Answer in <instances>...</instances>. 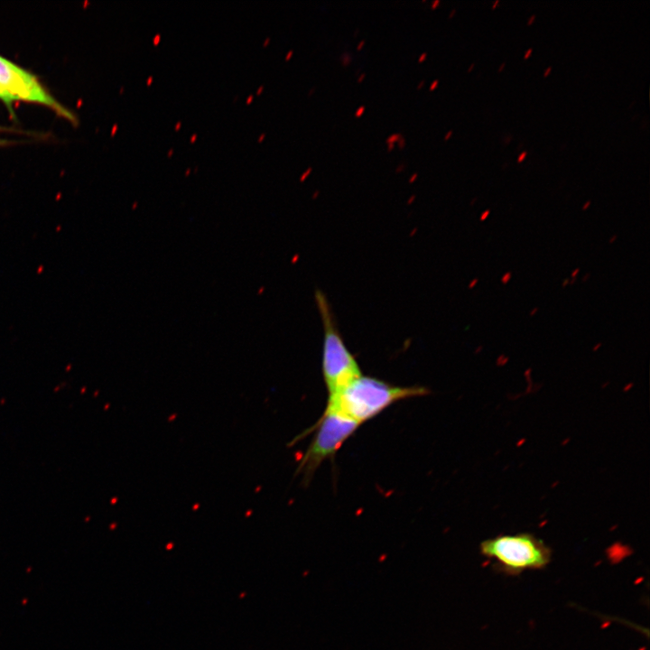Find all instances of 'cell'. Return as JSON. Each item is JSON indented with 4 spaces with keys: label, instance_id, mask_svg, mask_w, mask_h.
I'll use <instances>...</instances> for the list:
<instances>
[{
    "label": "cell",
    "instance_id": "1",
    "mask_svg": "<svg viewBox=\"0 0 650 650\" xmlns=\"http://www.w3.org/2000/svg\"><path fill=\"white\" fill-rule=\"evenodd\" d=\"M427 394L428 390L423 386L394 385L378 378L361 375L339 392L329 395L326 408L361 424L395 402Z\"/></svg>",
    "mask_w": 650,
    "mask_h": 650
},
{
    "label": "cell",
    "instance_id": "2",
    "mask_svg": "<svg viewBox=\"0 0 650 650\" xmlns=\"http://www.w3.org/2000/svg\"><path fill=\"white\" fill-rule=\"evenodd\" d=\"M315 300L323 327L322 375L329 395H332L362 373L339 331L326 296L317 290Z\"/></svg>",
    "mask_w": 650,
    "mask_h": 650
},
{
    "label": "cell",
    "instance_id": "3",
    "mask_svg": "<svg viewBox=\"0 0 650 650\" xmlns=\"http://www.w3.org/2000/svg\"><path fill=\"white\" fill-rule=\"evenodd\" d=\"M480 552L493 560L499 571L516 575L527 570L546 567L551 561V550L534 534L523 533L497 535L480 543Z\"/></svg>",
    "mask_w": 650,
    "mask_h": 650
},
{
    "label": "cell",
    "instance_id": "4",
    "mask_svg": "<svg viewBox=\"0 0 650 650\" xmlns=\"http://www.w3.org/2000/svg\"><path fill=\"white\" fill-rule=\"evenodd\" d=\"M359 425L358 422L325 408L317 426L313 427L317 432L302 455L297 473L309 480L319 466L331 458Z\"/></svg>",
    "mask_w": 650,
    "mask_h": 650
},
{
    "label": "cell",
    "instance_id": "5",
    "mask_svg": "<svg viewBox=\"0 0 650 650\" xmlns=\"http://www.w3.org/2000/svg\"><path fill=\"white\" fill-rule=\"evenodd\" d=\"M0 87L13 98L47 106L66 119L75 117L54 99L37 79L10 60L0 56Z\"/></svg>",
    "mask_w": 650,
    "mask_h": 650
},
{
    "label": "cell",
    "instance_id": "6",
    "mask_svg": "<svg viewBox=\"0 0 650 650\" xmlns=\"http://www.w3.org/2000/svg\"><path fill=\"white\" fill-rule=\"evenodd\" d=\"M0 99L8 107L9 110L12 111L13 98L0 87Z\"/></svg>",
    "mask_w": 650,
    "mask_h": 650
},
{
    "label": "cell",
    "instance_id": "7",
    "mask_svg": "<svg viewBox=\"0 0 650 650\" xmlns=\"http://www.w3.org/2000/svg\"><path fill=\"white\" fill-rule=\"evenodd\" d=\"M340 61L344 67L348 66L352 61V56L348 52H343L340 56Z\"/></svg>",
    "mask_w": 650,
    "mask_h": 650
},
{
    "label": "cell",
    "instance_id": "8",
    "mask_svg": "<svg viewBox=\"0 0 650 650\" xmlns=\"http://www.w3.org/2000/svg\"><path fill=\"white\" fill-rule=\"evenodd\" d=\"M402 136H403V135H402L401 134H399V133L392 134V135H390L385 139V143H386V144H395V143H397L398 140H399Z\"/></svg>",
    "mask_w": 650,
    "mask_h": 650
},
{
    "label": "cell",
    "instance_id": "9",
    "mask_svg": "<svg viewBox=\"0 0 650 650\" xmlns=\"http://www.w3.org/2000/svg\"><path fill=\"white\" fill-rule=\"evenodd\" d=\"M511 279H512V272L508 271V272H506L502 275L500 281H501L502 284L506 285L510 282Z\"/></svg>",
    "mask_w": 650,
    "mask_h": 650
},
{
    "label": "cell",
    "instance_id": "10",
    "mask_svg": "<svg viewBox=\"0 0 650 650\" xmlns=\"http://www.w3.org/2000/svg\"><path fill=\"white\" fill-rule=\"evenodd\" d=\"M365 108H366L365 106H360V107L355 111V116H356V117H360V116L363 115V113H364V111H365Z\"/></svg>",
    "mask_w": 650,
    "mask_h": 650
},
{
    "label": "cell",
    "instance_id": "11",
    "mask_svg": "<svg viewBox=\"0 0 650 650\" xmlns=\"http://www.w3.org/2000/svg\"><path fill=\"white\" fill-rule=\"evenodd\" d=\"M490 213H491L490 209H487L484 212H482V214L480 215V218H479L480 221L486 220L488 218V217H489Z\"/></svg>",
    "mask_w": 650,
    "mask_h": 650
},
{
    "label": "cell",
    "instance_id": "12",
    "mask_svg": "<svg viewBox=\"0 0 650 650\" xmlns=\"http://www.w3.org/2000/svg\"><path fill=\"white\" fill-rule=\"evenodd\" d=\"M397 144H398V148H399L400 150H403V149L405 147V138H404V136H402V137L398 140Z\"/></svg>",
    "mask_w": 650,
    "mask_h": 650
},
{
    "label": "cell",
    "instance_id": "13",
    "mask_svg": "<svg viewBox=\"0 0 650 650\" xmlns=\"http://www.w3.org/2000/svg\"><path fill=\"white\" fill-rule=\"evenodd\" d=\"M311 171H312L311 167L307 168V170L302 174V176L300 178L301 181L305 180V178L311 172Z\"/></svg>",
    "mask_w": 650,
    "mask_h": 650
},
{
    "label": "cell",
    "instance_id": "14",
    "mask_svg": "<svg viewBox=\"0 0 650 650\" xmlns=\"http://www.w3.org/2000/svg\"><path fill=\"white\" fill-rule=\"evenodd\" d=\"M438 85H439V80H438V79H434V80L431 83V85H430V87H429V90H430V91L434 90V89L438 87Z\"/></svg>",
    "mask_w": 650,
    "mask_h": 650
},
{
    "label": "cell",
    "instance_id": "15",
    "mask_svg": "<svg viewBox=\"0 0 650 650\" xmlns=\"http://www.w3.org/2000/svg\"><path fill=\"white\" fill-rule=\"evenodd\" d=\"M152 41H153V45H157L161 41V34L160 33L155 34Z\"/></svg>",
    "mask_w": 650,
    "mask_h": 650
},
{
    "label": "cell",
    "instance_id": "16",
    "mask_svg": "<svg viewBox=\"0 0 650 650\" xmlns=\"http://www.w3.org/2000/svg\"><path fill=\"white\" fill-rule=\"evenodd\" d=\"M426 58H427V52H422L418 58V62H423L426 60Z\"/></svg>",
    "mask_w": 650,
    "mask_h": 650
},
{
    "label": "cell",
    "instance_id": "17",
    "mask_svg": "<svg viewBox=\"0 0 650 650\" xmlns=\"http://www.w3.org/2000/svg\"><path fill=\"white\" fill-rule=\"evenodd\" d=\"M579 273H580V268L577 267V268H575V269L571 272V278L577 277V275H578Z\"/></svg>",
    "mask_w": 650,
    "mask_h": 650
},
{
    "label": "cell",
    "instance_id": "18",
    "mask_svg": "<svg viewBox=\"0 0 650 650\" xmlns=\"http://www.w3.org/2000/svg\"><path fill=\"white\" fill-rule=\"evenodd\" d=\"M538 311L539 309L537 307L533 308L529 312V316L534 317L538 312Z\"/></svg>",
    "mask_w": 650,
    "mask_h": 650
},
{
    "label": "cell",
    "instance_id": "19",
    "mask_svg": "<svg viewBox=\"0 0 650 650\" xmlns=\"http://www.w3.org/2000/svg\"><path fill=\"white\" fill-rule=\"evenodd\" d=\"M366 41L362 40L358 42L357 45V51H361V49L364 47Z\"/></svg>",
    "mask_w": 650,
    "mask_h": 650
},
{
    "label": "cell",
    "instance_id": "20",
    "mask_svg": "<svg viewBox=\"0 0 650 650\" xmlns=\"http://www.w3.org/2000/svg\"><path fill=\"white\" fill-rule=\"evenodd\" d=\"M452 134H453L452 130H449V131L445 134L443 139H444L445 141L449 140V139L450 138V136L452 135Z\"/></svg>",
    "mask_w": 650,
    "mask_h": 650
},
{
    "label": "cell",
    "instance_id": "21",
    "mask_svg": "<svg viewBox=\"0 0 650 650\" xmlns=\"http://www.w3.org/2000/svg\"><path fill=\"white\" fill-rule=\"evenodd\" d=\"M292 54H293V51L290 50L285 55V58H284L285 60H289L292 58Z\"/></svg>",
    "mask_w": 650,
    "mask_h": 650
},
{
    "label": "cell",
    "instance_id": "22",
    "mask_svg": "<svg viewBox=\"0 0 650 650\" xmlns=\"http://www.w3.org/2000/svg\"><path fill=\"white\" fill-rule=\"evenodd\" d=\"M526 154H527V153H526L525 151H524V152L518 156L517 161H518V162H522V161L525 159V157L526 156Z\"/></svg>",
    "mask_w": 650,
    "mask_h": 650
},
{
    "label": "cell",
    "instance_id": "23",
    "mask_svg": "<svg viewBox=\"0 0 650 650\" xmlns=\"http://www.w3.org/2000/svg\"><path fill=\"white\" fill-rule=\"evenodd\" d=\"M569 283H570V278L563 279L562 283V287L565 288L569 284Z\"/></svg>",
    "mask_w": 650,
    "mask_h": 650
},
{
    "label": "cell",
    "instance_id": "24",
    "mask_svg": "<svg viewBox=\"0 0 650 650\" xmlns=\"http://www.w3.org/2000/svg\"><path fill=\"white\" fill-rule=\"evenodd\" d=\"M441 4L440 0H434L432 4V9H435Z\"/></svg>",
    "mask_w": 650,
    "mask_h": 650
},
{
    "label": "cell",
    "instance_id": "25",
    "mask_svg": "<svg viewBox=\"0 0 650 650\" xmlns=\"http://www.w3.org/2000/svg\"><path fill=\"white\" fill-rule=\"evenodd\" d=\"M617 238H618V236H617L616 234H615V235H612V236L610 237V238L608 239V243H609V244H613L614 242H616Z\"/></svg>",
    "mask_w": 650,
    "mask_h": 650
},
{
    "label": "cell",
    "instance_id": "26",
    "mask_svg": "<svg viewBox=\"0 0 650 650\" xmlns=\"http://www.w3.org/2000/svg\"><path fill=\"white\" fill-rule=\"evenodd\" d=\"M532 51H533V49H532V48H529V49L525 52L524 58H525V59H527V58L531 55Z\"/></svg>",
    "mask_w": 650,
    "mask_h": 650
},
{
    "label": "cell",
    "instance_id": "27",
    "mask_svg": "<svg viewBox=\"0 0 650 650\" xmlns=\"http://www.w3.org/2000/svg\"><path fill=\"white\" fill-rule=\"evenodd\" d=\"M590 200H587L582 206V210H586L590 206Z\"/></svg>",
    "mask_w": 650,
    "mask_h": 650
},
{
    "label": "cell",
    "instance_id": "28",
    "mask_svg": "<svg viewBox=\"0 0 650 650\" xmlns=\"http://www.w3.org/2000/svg\"><path fill=\"white\" fill-rule=\"evenodd\" d=\"M365 77H366V74H365V73H361V74L358 76V83H361V82L364 80Z\"/></svg>",
    "mask_w": 650,
    "mask_h": 650
},
{
    "label": "cell",
    "instance_id": "29",
    "mask_svg": "<svg viewBox=\"0 0 650 650\" xmlns=\"http://www.w3.org/2000/svg\"><path fill=\"white\" fill-rule=\"evenodd\" d=\"M395 144H387V152H392L395 148Z\"/></svg>",
    "mask_w": 650,
    "mask_h": 650
},
{
    "label": "cell",
    "instance_id": "30",
    "mask_svg": "<svg viewBox=\"0 0 650 650\" xmlns=\"http://www.w3.org/2000/svg\"><path fill=\"white\" fill-rule=\"evenodd\" d=\"M551 70H552V67L549 66V67L544 70L543 76H544V77L548 76V75L550 74Z\"/></svg>",
    "mask_w": 650,
    "mask_h": 650
},
{
    "label": "cell",
    "instance_id": "31",
    "mask_svg": "<svg viewBox=\"0 0 650 650\" xmlns=\"http://www.w3.org/2000/svg\"><path fill=\"white\" fill-rule=\"evenodd\" d=\"M424 84H425V80L424 79L421 80L417 85V89H421L424 86Z\"/></svg>",
    "mask_w": 650,
    "mask_h": 650
},
{
    "label": "cell",
    "instance_id": "32",
    "mask_svg": "<svg viewBox=\"0 0 650 650\" xmlns=\"http://www.w3.org/2000/svg\"><path fill=\"white\" fill-rule=\"evenodd\" d=\"M534 19H535V14L531 15L527 21V24H531Z\"/></svg>",
    "mask_w": 650,
    "mask_h": 650
},
{
    "label": "cell",
    "instance_id": "33",
    "mask_svg": "<svg viewBox=\"0 0 650 650\" xmlns=\"http://www.w3.org/2000/svg\"><path fill=\"white\" fill-rule=\"evenodd\" d=\"M253 99H254V96H253V95H250V96L247 97V98H246V104H249V103H251V102L253 101Z\"/></svg>",
    "mask_w": 650,
    "mask_h": 650
},
{
    "label": "cell",
    "instance_id": "34",
    "mask_svg": "<svg viewBox=\"0 0 650 650\" xmlns=\"http://www.w3.org/2000/svg\"><path fill=\"white\" fill-rule=\"evenodd\" d=\"M405 165L404 163H401L397 166L396 172H401L403 169H404Z\"/></svg>",
    "mask_w": 650,
    "mask_h": 650
},
{
    "label": "cell",
    "instance_id": "35",
    "mask_svg": "<svg viewBox=\"0 0 650 650\" xmlns=\"http://www.w3.org/2000/svg\"><path fill=\"white\" fill-rule=\"evenodd\" d=\"M197 136V134L192 135L190 138V143H193L194 141H196Z\"/></svg>",
    "mask_w": 650,
    "mask_h": 650
},
{
    "label": "cell",
    "instance_id": "36",
    "mask_svg": "<svg viewBox=\"0 0 650 650\" xmlns=\"http://www.w3.org/2000/svg\"><path fill=\"white\" fill-rule=\"evenodd\" d=\"M590 277V274L588 273V274H586L582 277L581 281H582V282H586V281H588V279H589Z\"/></svg>",
    "mask_w": 650,
    "mask_h": 650
},
{
    "label": "cell",
    "instance_id": "37",
    "mask_svg": "<svg viewBox=\"0 0 650 650\" xmlns=\"http://www.w3.org/2000/svg\"><path fill=\"white\" fill-rule=\"evenodd\" d=\"M153 76H149L146 79V85H150L153 82Z\"/></svg>",
    "mask_w": 650,
    "mask_h": 650
},
{
    "label": "cell",
    "instance_id": "38",
    "mask_svg": "<svg viewBox=\"0 0 650 650\" xmlns=\"http://www.w3.org/2000/svg\"><path fill=\"white\" fill-rule=\"evenodd\" d=\"M456 11H457V10H456L455 8H454V9H452V10L450 11V14L448 15V17H449V18H451V17H453V16H454V14H456Z\"/></svg>",
    "mask_w": 650,
    "mask_h": 650
},
{
    "label": "cell",
    "instance_id": "39",
    "mask_svg": "<svg viewBox=\"0 0 650 650\" xmlns=\"http://www.w3.org/2000/svg\"><path fill=\"white\" fill-rule=\"evenodd\" d=\"M270 40H271V39H270L269 37H267V38L264 41L263 46H265V47L267 46V45L269 44V42H270Z\"/></svg>",
    "mask_w": 650,
    "mask_h": 650
},
{
    "label": "cell",
    "instance_id": "40",
    "mask_svg": "<svg viewBox=\"0 0 650 650\" xmlns=\"http://www.w3.org/2000/svg\"><path fill=\"white\" fill-rule=\"evenodd\" d=\"M263 89H264V86L261 85V86L257 88L256 94H257V95H260V94L262 93Z\"/></svg>",
    "mask_w": 650,
    "mask_h": 650
},
{
    "label": "cell",
    "instance_id": "41",
    "mask_svg": "<svg viewBox=\"0 0 650 650\" xmlns=\"http://www.w3.org/2000/svg\"><path fill=\"white\" fill-rule=\"evenodd\" d=\"M181 126V121H178V122L176 123V125H174V129H175V130H179V128H180Z\"/></svg>",
    "mask_w": 650,
    "mask_h": 650
},
{
    "label": "cell",
    "instance_id": "42",
    "mask_svg": "<svg viewBox=\"0 0 650 650\" xmlns=\"http://www.w3.org/2000/svg\"><path fill=\"white\" fill-rule=\"evenodd\" d=\"M265 137V134H261V135L258 136V139H257L258 142H262Z\"/></svg>",
    "mask_w": 650,
    "mask_h": 650
},
{
    "label": "cell",
    "instance_id": "43",
    "mask_svg": "<svg viewBox=\"0 0 650 650\" xmlns=\"http://www.w3.org/2000/svg\"><path fill=\"white\" fill-rule=\"evenodd\" d=\"M576 280H577V277H575V278H572V279H570V283H569V284H570V285H572V284H574V283H575V282H576Z\"/></svg>",
    "mask_w": 650,
    "mask_h": 650
},
{
    "label": "cell",
    "instance_id": "44",
    "mask_svg": "<svg viewBox=\"0 0 650 650\" xmlns=\"http://www.w3.org/2000/svg\"><path fill=\"white\" fill-rule=\"evenodd\" d=\"M314 91H315V88H311L309 90L308 95H309V96H311V95L314 93Z\"/></svg>",
    "mask_w": 650,
    "mask_h": 650
},
{
    "label": "cell",
    "instance_id": "45",
    "mask_svg": "<svg viewBox=\"0 0 650 650\" xmlns=\"http://www.w3.org/2000/svg\"><path fill=\"white\" fill-rule=\"evenodd\" d=\"M172 153H173V149L171 148L167 153V156L170 157V156H172Z\"/></svg>",
    "mask_w": 650,
    "mask_h": 650
},
{
    "label": "cell",
    "instance_id": "46",
    "mask_svg": "<svg viewBox=\"0 0 650 650\" xmlns=\"http://www.w3.org/2000/svg\"><path fill=\"white\" fill-rule=\"evenodd\" d=\"M505 65H506V62L501 63V65L498 68V71H501L504 69Z\"/></svg>",
    "mask_w": 650,
    "mask_h": 650
},
{
    "label": "cell",
    "instance_id": "47",
    "mask_svg": "<svg viewBox=\"0 0 650 650\" xmlns=\"http://www.w3.org/2000/svg\"><path fill=\"white\" fill-rule=\"evenodd\" d=\"M477 283H478V279L476 278V279H474V280L472 281V283H471V284H470V287H473L474 285H476Z\"/></svg>",
    "mask_w": 650,
    "mask_h": 650
},
{
    "label": "cell",
    "instance_id": "48",
    "mask_svg": "<svg viewBox=\"0 0 650 650\" xmlns=\"http://www.w3.org/2000/svg\"><path fill=\"white\" fill-rule=\"evenodd\" d=\"M8 144V141L0 139V145Z\"/></svg>",
    "mask_w": 650,
    "mask_h": 650
},
{
    "label": "cell",
    "instance_id": "49",
    "mask_svg": "<svg viewBox=\"0 0 650 650\" xmlns=\"http://www.w3.org/2000/svg\"><path fill=\"white\" fill-rule=\"evenodd\" d=\"M600 346H601V343H597V344L594 346L593 350H597Z\"/></svg>",
    "mask_w": 650,
    "mask_h": 650
},
{
    "label": "cell",
    "instance_id": "50",
    "mask_svg": "<svg viewBox=\"0 0 650 650\" xmlns=\"http://www.w3.org/2000/svg\"><path fill=\"white\" fill-rule=\"evenodd\" d=\"M499 3V0H496L492 5V8L494 9Z\"/></svg>",
    "mask_w": 650,
    "mask_h": 650
},
{
    "label": "cell",
    "instance_id": "51",
    "mask_svg": "<svg viewBox=\"0 0 650 650\" xmlns=\"http://www.w3.org/2000/svg\"><path fill=\"white\" fill-rule=\"evenodd\" d=\"M416 177H417V173H414V174L411 177L410 181H413V180H414Z\"/></svg>",
    "mask_w": 650,
    "mask_h": 650
},
{
    "label": "cell",
    "instance_id": "52",
    "mask_svg": "<svg viewBox=\"0 0 650 650\" xmlns=\"http://www.w3.org/2000/svg\"><path fill=\"white\" fill-rule=\"evenodd\" d=\"M474 65V63H471L470 66L468 68V71H470L473 69Z\"/></svg>",
    "mask_w": 650,
    "mask_h": 650
},
{
    "label": "cell",
    "instance_id": "53",
    "mask_svg": "<svg viewBox=\"0 0 650 650\" xmlns=\"http://www.w3.org/2000/svg\"><path fill=\"white\" fill-rule=\"evenodd\" d=\"M190 172V169H187L185 174L188 175Z\"/></svg>",
    "mask_w": 650,
    "mask_h": 650
},
{
    "label": "cell",
    "instance_id": "54",
    "mask_svg": "<svg viewBox=\"0 0 650 650\" xmlns=\"http://www.w3.org/2000/svg\"><path fill=\"white\" fill-rule=\"evenodd\" d=\"M358 32V29H357L356 32H354L355 37L357 36Z\"/></svg>",
    "mask_w": 650,
    "mask_h": 650
},
{
    "label": "cell",
    "instance_id": "55",
    "mask_svg": "<svg viewBox=\"0 0 650 650\" xmlns=\"http://www.w3.org/2000/svg\"><path fill=\"white\" fill-rule=\"evenodd\" d=\"M238 98H239L238 96H236V98H234V101H236Z\"/></svg>",
    "mask_w": 650,
    "mask_h": 650
},
{
    "label": "cell",
    "instance_id": "56",
    "mask_svg": "<svg viewBox=\"0 0 650 650\" xmlns=\"http://www.w3.org/2000/svg\"><path fill=\"white\" fill-rule=\"evenodd\" d=\"M0 129H1V127H0Z\"/></svg>",
    "mask_w": 650,
    "mask_h": 650
}]
</instances>
